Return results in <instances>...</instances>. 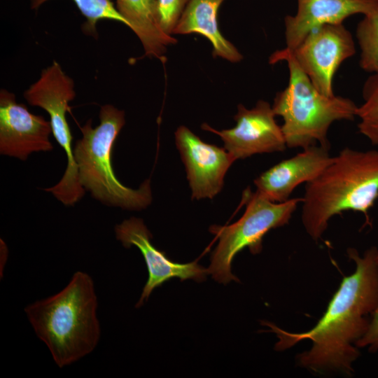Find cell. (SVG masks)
Returning a JSON list of instances; mask_svg holds the SVG:
<instances>
[{
    "label": "cell",
    "mask_w": 378,
    "mask_h": 378,
    "mask_svg": "<svg viewBox=\"0 0 378 378\" xmlns=\"http://www.w3.org/2000/svg\"><path fill=\"white\" fill-rule=\"evenodd\" d=\"M356 264L354 273L345 276L329 302L323 316L311 330L294 333L269 321L261 323L279 339L275 349L285 350L309 340V350L298 356L302 367L315 372H339L351 374L360 352L355 343L365 333L378 305V249L372 247L360 256L355 248L347 251Z\"/></svg>",
    "instance_id": "cell-1"
},
{
    "label": "cell",
    "mask_w": 378,
    "mask_h": 378,
    "mask_svg": "<svg viewBox=\"0 0 378 378\" xmlns=\"http://www.w3.org/2000/svg\"><path fill=\"white\" fill-rule=\"evenodd\" d=\"M97 307L92 277L78 271L62 290L29 304L24 312L57 365L64 368L97 346L101 335Z\"/></svg>",
    "instance_id": "cell-2"
},
{
    "label": "cell",
    "mask_w": 378,
    "mask_h": 378,
    "mask_svg": "<svg viewBox=\"0 0 378 378\" xmlns=\"http://www.w3.org/2000/svg\"><path fill=\"white\" fill-rule=\"evenodd\" d=\"M378 198V150L344 148L313 181L302 197V221L308 234L320 239L332 217L345 211L365 215Z\"/></svg>",
    "instance_id": "cell-3"
},
{
    "label": "cell",
    "mask_w": 378,
    "mask_h": 378,
    "mask_svg": "<svg viewBox=\"0 0 378 378\" xmlns=\"http://www.w3.org/2000/svg\"><path fill=\"white\" fill-rule=\"evenodd\" d=\"M286 61L289 71L288 86L278 92L272 109L283 118L281 126L288 148H306L318 145L330 149L328 132L332 122L353 120L357 106L349 98L328 97L321 93L302 71L286 48L273 52L270 64Z\"/></svg>",
    "instance_id": "cell-4"
},
{
    "label": "cell",
    "mask_w": 378,
    "mask_h": 378,
    "mask_svg": "<svg viewBox=\"0 0 378 378\" xmlns=\"http://www.w3.org/2000/svg\"><path fill=\"white\" fill-rule=\"evenodd\" d=\"M99 116L97 127L90 119L80 127L83 137L74 150L81 186L103 203L126 209L146 208L152 200L149 180L137 190L127 188L118 180L112 167L113 146L125 123L124 111L106 104Z\"/></svg>",
    "instance_id": "cell-5"
},
{
    "label": "cell",
    "mask_w": 378,
    "mask_h": 378,
    "mask_svg": "<svg viewBox=\"0 0 378 378\" xmlns=\"http://www.w3.org/2000/svg\"><path fill=\"white\" fill-rule=\"evenodd\" d=\"M242 202L246 210L237 222L225 226L212 225L209 229L218 239V244L211 253L207 270L215 281L224 284L239 281L231 272L235 255L244 248L253 254L260 253L264 236L270 230L288 224L302 198L274 202L247 188Z\"/></svg>",
    "instance_id": "cell-6"
},
{
    "label": "cell",
    "mask_w": 378,
    "mask_h": 378,
    "mask_svg": "<svg viewBox=\"0 0 378 378\" xmlns=\"http://www.w3.org/2000/svg\"><path fill=\"white\" fill-rule=\"evenodd\" d=\"M75 96L73 79L56 61L43 69L38 80L24 92L30 105L39 106L48 112L53 136L67 157V167L61 180L46 189L67 206L74 205L85 194L74 159L73 136L66 118V113L69 110V103Z\"/></svg>",
    "instance_id": "cell-7"
},
{
    "label": "cell",
    "mask_w": 378,
    "mask_h": 378,
    "mask_svg": "<svg viewBox=\"0 0 378 378\" xmlns=\"http://www.w3.org/2000/svg\"><path fill=\"white\" fill-rule=\"evenodd\" d=\"M290 51L313 85L332 97V78L340 64L356 53V47L351 32L342 23L326 24L313 29Z\"/></svg>",
    "instance_id": "cell-8"
},
{
    "label": "cell",
    "mask_w": 378,
    "mask_h": 378,
    "mask_svg": "<svg viewBox=\"0 0 378 378\" xmlns=\"http://www.w3.org/2000/svg\"><path fill=\"white\" fill-rule=\"evenodd\" d=\"M275 116L271 105L259 100L251 109L238 105L234 117L237 124L233 128L218 131L206 123L202 128L218 134L225 150L237 160L255 154L286 150V140Z\"/></svg>",
    "instance_id": "cell-9"
},
{
    "label": "cell",
    "mask_w": 378,
    "mask_h": 378,
    "mask_svg": "<svg viewBox=\"0 0 378 378\" xmlns=\"http://www.w3.org/2000/svg\"><path fill=\"white\" fill-rule=\"evenodd\" d=\"M116 239L124 247H137L145 260L148 277L136 307L148 300L152 292L173 278L181 281L192 279L204 281L208 270L197 262L178 263L171 260L164 251L158 250L151 242L152 235L141 218L131 217L115 227Z\"/></svg>",
    "instance_id": "cell-10"
},
{
    "label": "cell",
    "mask_w": 378,
    "mask_h": 378,
    "mask_svg": "<svg viewBox=\"0 0 378 378\" xmlns=\"http://www.w3.org/2000/svg\"><path fill=\"white\" fill-rule=\"evenodd\" d=\"M175 138L192 197L213 198L223 188L225 175L236 160L225 148L204 142L185 126L177 129Z\"/></svg>",
    "instance_id": "cell-11"
},
{
    "label": "cell",
    "mask_w": 378,
    "mask_h": 378,
    "mask_svg": "<svg viewBox=\"0 0 378 378\" xmlns=\"http://www.w3.org/2000/svg\"><path fill=\"white\" fill-rule=\"evenodd\" d=\"M50 121L16 102L15 94L0 91V153L26 160L33 152L50 151Z\"/></svg>",
    "instance_id": "cell-12"
},
{
    "label": "cell",
    "mask_w": 378,
    "mask_h": 378,
    "mask_svg": "<svg viewBox=\"0 0 378 378\" xmlns=\"http://www.w3.org/2000/svg\"><path fill=\"white\" fill-rule=\"evenodd\" d=\"M329 150L314 145L281 161L254 180L256 191L274 202L288 200L296 187L315 179L332 161Z\"/></svg>",
    "instance_id": "cell-13"
},
{
    "label": "cell",
    "mask_w": 378,
    "mask_h": 378,
    "mask_svg": "<svg viewBox=\"0 0 378 378\" xmlns=\"http://www.w3.org/2000/svg\"><path fill=\"white\" fill-rule=\"evenodd\" d=\"M377 9L378 0H298L296 13L284 19L286 48L295 49L316 27L342 23L349 16Z\"/></svg>",
    "instance_id": "cell-14"
},
{
    "label": "cell",
    "mask_w": 378,
    "mask_h": 378,
    "mask_svg": "<svg viewBox=\"0 0 378 378\" xmlns=\"http://www.w3.org/2000/svg\"><path fill=\"white\" fill-rule=\"evenodd\" d=\"M224 1L190 0L172 34H200L211 43L214 57L238 62L243 56L218 28V12Z\"/></svg>",
    "instance_id": "cell-15"
},
{
    "label": "cell",
    "mask_w": 378,
    "mask_h": 378,
    "mask_svg": "<svg viewBox=\"0 0 378 378\" xmlns=\"http://www.w3.org/2000/svg\"><path fill=\"white\" fill-rule=\"evenodd\" d=\"M116 8L141 41L145 55L164 63L167 46L177 40L162 29L157 0H116Z\"/></svg>",
    "instance_id": "cell-16"
},
{
    "label": "cell",
    "mask_w": 378,
    "mask_h": 378,
    "mask_svg": "<svg viewBox=\"0 0 378 378\" xmlns=\"http://www.w3.org/2000/svg\"><path fill=\"white\" fill-rule=\"evenodd\" d=\"M50 0H31V9H38ZM86 21L82 26L84 32L97 37V23L102 20H109L123 23L129 27L127 20L120 15L111 0H72Z\"/></svg>",
    "instance_id": "cell-17"
},
{
    "label": "cell",
    "mask_w": 378,
    "mask_h": 378,
    "mask_svg": "<svg viewBox=\"0 0 378 378\" xmlns=\"http://www.w3.org/2000/svg\"><path fill=\"white\" fill-rule=\"evenodd\" d=\"M356 36L361 51L360 66L378 75V9L364 15L357 25Z\"/></svg>",
    "instance_id": "cell-18"
},
{
    "label": "cell",
    "mask_w": 378,
    "mask_h": 378,
    "mask_svg": "<svg viewBox=\"0 0 378 378\" xmlns=\"http://www.w3.org/2000/svg\"><path fill=\"white\" fill-rule=\"evenodd\" d=\"M364 103L358 106L356 116L360 121L359 132L366 136L373 145L378 144V75L370 76L363 88Z\"/></svg>",
    "instance_id": "cell-19"
},
{
    "label": "cell",
    "mask_w": 378,
    "mask_h": 378,
    "mask_svg": "<svg viewBox=\"0 0 378 378\" xmlns=\"http://www.w3.org/2000/svg\"><path fill=\"white\" fill-rule=\"evenodd\" d=\"M160 24L164 33L172 35L190 0H157Z\"/></svg>",
    "instance_id": "cell-20"
},
{
    "label": "cell",
    "mask_w": 378,
    "mask_h": 378,
    "mask_svg": "<svg viewBox=\"0 0 378 378\" xmlns=\"http://www.w3.org/2000/svg\"><path fill=\"white\" fill-rule=\"evenodd\" d=\"M355 345L358 348L368 347L372 353L378 350V305L372 314L368 330Z\"/></svg>",
    "instance_id": "cell-21"
},
{
    "label": "cell",
    "mask_w": 378,
    "mask_h": 378,
    "mask_svg": "<svg viewBox=\"0 0 378 378\" xmlns=\"http://www.w3.org/2000/svg\"><path fill=\"white\" fill-rule=\"evenodd\" d=\"M1 252L3 253V255L2 254H1V261H0V263H1V265H0V274H1V276H2V274L4 273L3 272V270L4 269V266L6 263V260H7V257H8V249H7V247L5 244V243L1 239Z\"/></svg>",
    "instance_id": "cell-22"
},
{
    "label": "cell",
    "mask_w": 378,
    "mask_h": 378,
    "mask_svg": "<svg viewBox=\"0 0 378 378\" xmlns=\"http://www.w3.org/2000/svg\"><path fill=\"white\" fill-rule=\"evenodd\" d=\"M377 260H378V255H377Z\"/></svg>",
    "instance_id": "cell-23"
}]
</instances>
